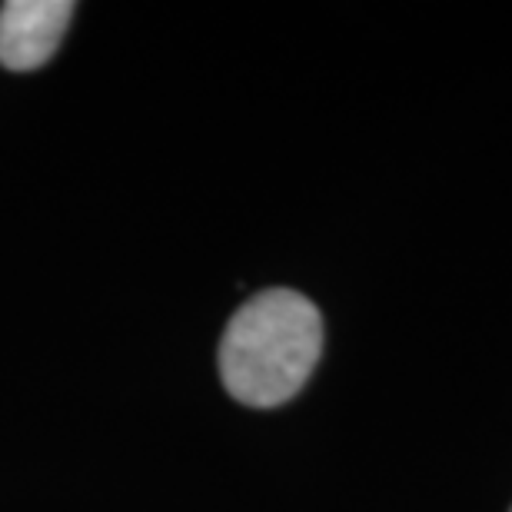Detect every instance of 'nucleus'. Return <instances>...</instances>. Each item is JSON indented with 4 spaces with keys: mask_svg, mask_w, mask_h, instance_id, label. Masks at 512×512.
I'll use <instances>...</instances> for the list:
<instances>
[{
    "mask_svg": "<svg viewBox=\"0 0 512 512\" xmlns=\"http://www.w3.org/2000/svg\"><path fill=\"white\" fill-rule=\"evenodd\" d=\"M320 353V310L296 290H266L243 303L227 323L220 376L237 403L273 409L306 386Z\"/></svg>",
    "mask_w": 512,
    "mask_h": 512,
    "instance_id": "1",
    "label": "nucleus"
},
{
    "mask_svg": "<svg viewBox=\"0 0 512 512\" xmlns=\"http://www.w3.org/2000/svg\"><path fill=\"white\" fill-rule=\"evenodd\" d=\"M77 7L70 0H7L0 7V64L37 70L57 54Z\"/></svg>",
    "mask_w": 512,
    "mask_h": 512,
    "instance_id": "2",
    "label": "nucleus"
}]
</instances>
